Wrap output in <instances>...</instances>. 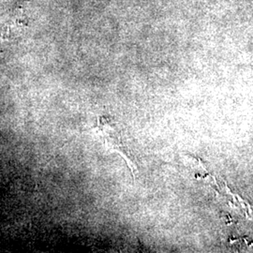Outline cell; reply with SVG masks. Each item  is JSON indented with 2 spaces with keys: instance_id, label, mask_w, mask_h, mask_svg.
Masks as SVG:
<instances>
[{
  "instance_id": "obj_1",
  "label": "cell",
  "mask_w": 253,
  "mask_h": 253,
  "mask_svg": "<svg viewBox=\"0 0 253 253\" xmlns=\"http://www.w3.org/2000/svg\"><path fill=\"white\" fill-rule=\"evenodd\" d=\"M97 130L99 131L100 136H102L104 142L110 147L114 148L118 153L121 155V157L126 161V165L133 173V178L135 176L136 166L133 160L130 155H128V151L124 141L122 139V135L118 130V126L116 123L111 121L109 118L100 117L98 119L97 123Z\"/></svg>"
}]
</instances>
